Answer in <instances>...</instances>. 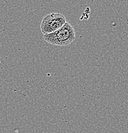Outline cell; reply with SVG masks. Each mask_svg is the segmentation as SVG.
<instances>
[{"label":"cell","instance_id":"cell-1","mask_svg":"<svg viewBox=\"0 0 128 133\" xmlns=\"http://www.w3.org/2000/svg\"><path fill=\"white\" fill-rule=\"evenodd\" d=\"M73 26L67 22L59 30L50 34L44 35L43 39L49 44L57 46H67L75 39Z\"/></svg>","mask_w":128,"mask_h":133},{"label":"cell","instance_id":"cell-2","mask_svg":"<svg viewBox=\"0 0 128 133\" xmlns=\"http://www.w3.org/2000/svg\"><path fill=\"white\" fill-rule=\"evenodd\" d=\"M65 17L59 13L46 15L41 23V31L43 35L50 34L59 30L66 23Z\"/></svg>","mask_w":128,"mask_h":133}]
</instances>
